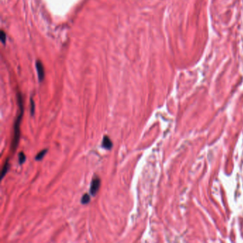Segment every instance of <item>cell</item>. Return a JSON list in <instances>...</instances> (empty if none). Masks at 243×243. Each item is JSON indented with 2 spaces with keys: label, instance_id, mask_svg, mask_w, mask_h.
<instances>
[{
  "label": "cell",
  "instance_id": "1",
  "mask_svg": "<svg viewBox=\"0 0 243 243\" xmlns=\"http://www.w3.org/2000/svg\"><path fill=\"white\" fill-rule=\"evenodd\" d=\"M17 101H18V105L20 106V112L19 116H17L16 121L14 123V136H13V139H12V145L11 148L13 150V152H14L16 150L17 146H18L19 141H20V124H21V121H22V116H23L24 114V107H23V99H22V96L21 95V93H18V96H17Z\"/></svg>",
  "mask_w": 243,
  "mask_h": 243
},
{
  "label": "cell",
  "instance_id": "2",
  "mask_svg": "<svg viewBox=\"0 0 243 243\" xmlns=\"http://www.w3.org/2000/svg\"><path fill=\"white\" fill-rule=\"evenodd\" d=\"M101 185V180L99 178L96 177V178H93L92 180L91 184V187H90V193L91 194L92 196H96V195L98 192V190L100 188Z\"/></svg>",
  "mask_w": 243,
  "mask_h": 243
},
{
  "label": "cell",
  "instance_id": "3",
  "mask_svg": "<svg viewBox=\"0 0 243 243\" xmlns=\"http://www.w3.org/2000/svg\"><path fill=\"white\" fill-rule=\"evenodd\" d=\"M36 68L37 71L38 77H39V81H42L44 79V66L40 61H37L36 62Z\"/></svg>",
  "mask_w": 243,
  "mask_h": 243
},
{
  "label": "cell",
  "instance_id": "4",
  "mask_svg": "<svg viewBox=\"0 0 243 243\" xmlns=\"http://www.w3.org/2000/svg\"><path fill=\"white\" fill-rule=\"evenodd\" d=\"M102 147L106 150H111L112 148L113 143L108 136H105L103 137V141H102Z\"/></svg>",
  "mask_w": 243,
  "mask_h": 243
},
{
  "label": "cell",
  "instance_id": "5",
  "mask_svg": "<svg viewBox=\"0 0 243 243\" xmlns=\"http://www.w3.org/2000/svg\"><path fill=\"white\" fill-rule=\"evenodd\" d=\"M9 168V158L7 159V161H5L4 166H3L2 170H1V178H3L5 176V175L7 173Z\"/></svg>",
  "mask_w": 243,
  "mask_h": 243
},
{
  "label": "cell",
  "instance_id": "6",
  "mask_svg": "<svg viewBox=\"0 0 243 243\" xmlns=\"http://www.w3.org/2000/svg\"><path fill=\"white\" fill-rule=\"evenodd\" d=\"M46 153H47V149H44V150L40 151L39 153L36 155V157H35L36 161H41V160H42L43 158L44 157V155L46 154Z\"/></svg>",
  "mask_w": 243,
  "mask_h": 243
},
{
  "label": "cell",
  "instance_id": "7",
  "mask_svg": "<svg viewBox=\"0 0 243 243\" xmlns=\"http://www.w3.org/2000/svg\"><path fill=\"white\" fill-rule=\"evenodd\" d=\"M90 201H91V197H90V195H88V194L86 193L83 195L81 202L83 205H86L89 203Z\"/></svg>",
  "mask_w": 243,
  "mask_h": 243
},
{
  "label": "cell",
  "instance_id": "8",
  "mask_svg": "<svg viewBox=\"0 0 243 243\" xmlns=\"http://www.w3.org/2000/svg\"><path fill=\"white\" fill-rule=\"evenodd\" d=\"M19 163L20 164H23L26 161V155L23 152H21L19 153Z\"/></svg>",
  "mask_w": 243,
  "mask_h": 243
},
{
  "label": "cell",
  "instance_id": "9",
  "mask_svg": "<svg viewBox=\"0 0 243 243\" xmlns=\"http://www.w3.org/2000/svg\"><path fill=\"white\" fill-rule=\"evenodd\" d=\"M30 105H31V114H32V116H34V114H35V103H34V101L33 100L32 98H31V99H30Z\"/></svg>",
  "mask_w": 243,
  "mask_h": 243
},
{
  "label": "cell",
  "instance_id": "10",
  "mask_svg": "<svg viewBox=\"0 0 243 243\" xmlns=\"http://www.w3.org/2000/svg\"><path fill=\"white\" fill-rule=\"evenodd\" d=\"M0 38H1V41L3 44H4L5 41H6V34L3 30L1 31V34H0Z\"/></svg>",
  "mask_w": 243,
  "mask_h": 243
}]
</instances>
